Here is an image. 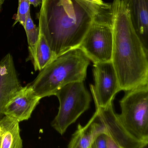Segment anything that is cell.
Listing matches in <instances>:
<instances>
[{"label":"cell","mask_w":148,"mask_h":148,"mask_svg":"<svg viewBox=\"0 0 148 148\" xmlns=\"http://www.w3.org/2000/svg\"><path fill=\"white\" fill-rule=\"evenodd\" d=\"M93 1H94L97 2L99 3H103V1L102 0H93Z\"/></svg>","instance_id":"7402d4cb"},{"label":"cell","mask_w":148,"mask_h":148,"mask_svg":"<svg viewBox=\"0 0 148 148\" xmlns=\"http://www.w3.org/2000/svg\"><path fill=\"white\" fill-rule=\"evenodd\" d=\"M39 37L34 59L32 61L35 71L43 69L56 57L48 43L43 31L38 28Z\"/></svg>","instance_id":"5bb4252c"},{"label":"cell","mask_w":148,"mask_h":148,"mask_svg":"<svg viewBox=\"0 0 148 148\" xmlns=\"http://www.w3.org/2000/svg\"><path fill=\"white\" fill-rule=\"evenodd\" d=\"M107 132L100 134L95 138L90 148H107Z\"/></svg>","instance_id":"e0dca14e"},{"label":"cell","mask_w":148,"mask_h":148,"mask_svg":"<svg viewBox=\"0 0 148 148\" xmlns=\"http://www.w3.org/2000/svg\"><path fill=\"white\" fill-rule=\"evenodd\" d=\"M41 4L38 28L56 57L79 47L95 20L108 14L111 8L83 0H42Z\"/></svg>","instance_id":"6da1fadb"},{"label":"cell","mask_w":148,"mask_h":148,"mask_svg":"<svg viewBox=\"0 0 148 148\" xmlns=\"http://www.w3.org/2000/svg\"><path fill=\"white\" fill-rule=\"evenodd\" d=\"M55 95L58 98L60 106L51 126L62 135L70 125L89 109L91 96L82 81L67 84L60 89Z\"/></svg>","instance_id":"5b68a950"},{"label":"cell","mask_w":148,"mask_h":148,"mask_svg":"<svg viewBox=\"0 0 148 148\" xmlns=\"http://www.w3.org/2000/svg\"><path fill=\"white\" fill-rule=\"evenodd\" d=\"M113 30L111 62L121 90L127 91L148 84V49L136 34L122 0L111 4Z\"/></svg>","instance_id":"7a4b0ae2"},{"label":"cell","mask_w":148,"mask_h":148,"mask_svg":"<svg viewBox=\"0 0 148 148\" xmlns=\"http://www.w3.org/2000/svg\"><path fill=\"white\" fill-rule=\"evenodd\" d=\"M127 9L133 27L148 49V0H122Z\"/></svg>","instance_id":"8fae6325"},{"label":"cell","mask_w":148,"mask_h":148,"mask_svg":"<svg viewBox=\"0 0 148 148\" xmlns=\"http://www.w3.org/2000/svg\"><path fill=\"white\" fill-rule=\"evenodd\" d=\"M22 87L13 57L8 54L0 62V120L4 116L5 105Z\"/></svg>","instance_id":"30bf717a"},{"label":"cell","mask_w":148,"mask_h":148,"mask_svg":"<svg viewBox=\"0 0 148 148\" xmlns=\"http://www.w3.org/2000/svg\"><path fill=\"white\" fill-rule=\"evenodd\" d=\"M30 4L28 0H18V7L14 25L19 23L24 28L28 14L30 12Z\"/></svg>","instance_id":"2e32d148"},{"label":"cell","mask_w":148,"mask_h":148,"mask_svg":"<svg viewBox=\"0 0 148 148\" xmlns=\"http://www.w3.org/2000/svg\"><path fill=\"white\" fill-rule=\"evenodd\" d=\"M90 60L79 48L56 56L40 71L29 84L41 98L55 95L61 88L70 83L84 82Z\"/></svg>","instance_id":"3957f363"},{"label":"cell","mask_w":148,"mask_h":148,"mask_svg":"<svg viewBox=\"0 0 148 148\" xmlns=\"http://www.w3.org/2000/svg\"><path fill=\"white\" fill-rule=\"evenodd\" d=\"M90 148V147H89V148Z\"/></svg>","instance_id":"cb8c5ba5"},{"label":"cell","mask_w":148,"mask_h":148,"mask_svg":"<svg viewBox=\"0 0 148 148\" xmlns=\"http://www.w3.org/2000/svg\"><path fill=\"white\" fill-rule=\"evenodd\" d=\"M41 99L30 85L22 87L7 103L3 109V115L19 123L28 121Z\"/></svg>","instance_id":"9c48e42d"},{"label":"cell","mask_w":148,"mask_h":148,"mask_svg":"<svg viewBox=\"0 0 148 148\" xmlns=\"http://www.w3.org/2000/svg\"><path fill=\"white\" fill-rule=\"evenodd\" d=\"M1 148H22L19 122L4 116L0 120Z\"/></svg>","instance_id":"4fadbf2b"},{"label":"cell","mask_w":148,"mask_h":148,"mask_svg":"<svg viewBox=\"0 0 148 148\" xmlns=\"http://www.w3.org/2000/svg\"><path fill=\"white\" fill-rule=\"evenodd\" d=\"M117 117L134 138L148 143V84L125 91Z\"/></svg>","instance_id":"277c9868"},{"label":"cell","mask_w":148,"mask_h":148,"mask_svg":"<svg viewBox=\"0 0 148 148\" xmlns=\"http://www.w3.org/2000/svg\"><path fill=\"white\" fill-rule=\"evenodd\" d=\"M28 1L30 5H32L34 7H37L41 4L42 0H28Z\"/></svg>","instance_id":"d6986e66"},{"label":"cell","mask_w":148,"mask_h":148,"mask_svg":"<svg viewBox=\"0 0 148 148\" xmlns=\"http://www.w3.org/2000/svg\"><path fill=\"white\" fill-rule=\"evenodd\" d=\"M94 85L90 86L96 108H104L113 103L120 91L118 77L111 62L94 64Z\"/></svg>","instance_id":"52a82bcc"},{"label":"cell","mask_w":148,"mask_h":148,"mask_svg":"<svg viewBox=\"0 0 148 148\" xmlns=\"http://www.w3.org/2000/svg\"><path fill=\"white\" fill-rule=\"evenodd\" d=\"M113 43L111 16H106L95 20L78 48L95 64L111 61Z\"/></svg>","instance_id":"8992f818"},{"label":"cell","mask_w":148,"mask_h":148,"mask_svg":"<svg viewBox=\"0 0 148 148\" xmlns=\"http://www.w3.org/2000/svg\"><path fill=\"white\" fill-rule=\"evenodd\" d=\"M0 148H1V137H0Z\"/></svg>","instance_id":"603a6c76"},{"label":"cell","mask_w":148,"mask_h":148,"mask_svg":"<svg viewBox=\"0 0 148 148\" xmlns=\"http://www.w3.org/2000/svg\"><path fill=\"white\" fill-rule=\"evenodd\" d=\"M96 111L107 134L123 148H140L148 144L136 140L128 132L115 113L113 103L104 108H97Z\"/></svg>","instance_id":"ba28073f"},{"label":"cell","mask_w":148,"mask_h":148,"mask_svg":"<svg viewBox=\"0 0 148 148\" xmlns=\"http://www.w3.org/2000/svg\"><path fill=\"white\" fill-rule=\"evenodd\" d=\"M5 1H6V0H0V11H1L2 7Z\"/></svg>","instance_id":"ffe728a7"},{"label":"cell","mask_w":148,"mask_h":148,"mask_svg":"<svg viewBox=\"0 0 148 148\" xmlns=\"http://www.w3.org/2000/svg\"><path fill=\"white\" fill-rule=\"evenodd\" d=\"M106 129L99 119L96 111L85 126L79 124L72 135L67 148H88L95 138Z\"/></svg>","instance_id":"7c38bea8"},{"label":"cell","mask_w":148,"mask_h":148,"mask_svg":"<svg viewBox=\"0 0 148 148\" xmlns=\"http://www.w3.org/2000/svg\"><path fill=\"white\" fill-rule=\"evenodd\" d=\"M140 148H148V144H145V145H143L142 147H141Z\"/></svg>","instance_id":"44dd1931"},{"label":"cell","mask_w":148,"mask_h":148,"mask_svg":"<svg viewBox=\"0 0 148 148\" xmlns=\"http://www.w3.org/2000/svg\"><path fill=\"white\" fill-rule=\"evenodd\" d=\"M24 29L27 35L30 58L33 61L35 56L39 37V31L38 28L36 27L31 18L30 12L27 16Z\"/></svg>","instance_id":"9a60e30c"},{"label":"cell","mask_w":148,"mask_h":148,"mask_svg":"<svg viewBox=\"0 0 148 148\" xmlns=\"http://www.w3.org/2000/svg\"><path fill=\"white\" fill-rule=\"evenodd\" d=\"M107 148H123L107 134Z\"/></svg>","instance_id":"ac0fdd59"}]
</instances>
